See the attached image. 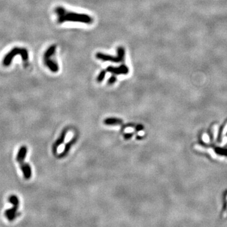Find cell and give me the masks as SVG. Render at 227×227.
<instances>
[{
	"mask_svg": "<svg viewBox=\"0 0 227 227\" xmlns=\"http://www.w3.org/2000/svg\"><path fill=\"white\" fill-rule=\"evenodd\" d=\"M54 12L57 16V22L58 23L73 22L91 24L94 22L93 18L87 14L69 12L63 6L56 7L54 10Z\"/></svg>",
	"mask_w": 227,
	"mask_h": 227,
	"instance_id": "1",
	"label": "cell"
},
{
	"mask_svg": "<svg viewBox=\"0 0 227 227\" xmlns=\"http://www.w3.org/2000/svg\"><path fill=\"white\" fill-rule=\"evenodd\" d=\"M19 54L21 57L23 62H27L29 60V53L27 50L25 48L22 47H15L12 49L9 53H8L5 56L3 63L5 66H9L12 62L13 59L16 56V55Z\"/></svg>",
	"mask_w": 227,
	"mask_h": 227,
	"instance_id": "2",
	"label": "cell"
},
{
	"mask_svg": "<svg viewBox=\"0 0 227 227\" xmlns=\"http://www.w3.org/2000/svg\"><path fill=\"white\" fill-rule=\"evenodd\" d=\"M56 50V46H50L44 53V63L46 67L53 73H57L59 71L58 64L54 61L53 57L54 56Z\"/></svg>",
	"mask_w": 227,
	"mask_h": 227,
	"instance_id": "3",
	"label": "cell"
},
{
	"mask_svg": "<svg viewBox=\"0 0 227 227\" xmlns=\"http://www.w3.org/2000/svg\"><path fill=\"white\" fill-rule=\"evenodd\" d=\"M96 57L99 60L103 61H110L112 63H124L125 59V49L123 47H119L117 49V56H111L102 53H98L96 54Z\"/></svg>",
	"mask_w": 227,
	"mask_h": 227,
	"instance_id": "4",
	"label": "cell"
},
{
	"mask_svg": "<svg viewBox=\"0 0 227 227\" xmlns=\"http://www.w3.org/2000/svg\"><path fill=\"white\" fill-rule=\"evenodd\" d=\"M8 202L12 205L13 207L6 210L5 212V216L8 221L12 222L17 216L18 209L20 206V200L17 196L12 194L8 197Z\"/></svg>",
	"mask_w": 227,
	"mask_h": 227,
	"instance_id": "5",
	"label": "cell"
},
{
	"mask_svg": "<svg viewBox=\"0 0 227 227\" xmlns=\"http://www.w3.org/2000/svg\"><path fill=\"white\" fill-rule=\"evenodd\" d=\"M104 70L106 73H112V76L115 77L121 74H127L129 73V68L124 63H122L118 67L108 66Z\"/></svg>",
	"mask_w": 227,
	"mask_h": 227,
	"instance_id": "6",
	"label": "cell"
},
{
	"mask_svg": "<svg viewBox=\"0 0 227 227\" xmlns=\"http://www.w3.org/2000/svg\"><path fill=\"white\" fill-rule=\"evenodd\" d=\"M68 128L64 129L63 130V131L61 132V134H60V136L57 138V139L55 141V143L53 144L52 150H53V153L54 156L57 155L58 148L60 147V145L63 144V143L64 142V140L66 139V136L67 135V134H68Z\"/></svg>",
	"mask_w": 227,
	"mask_h": 227,
	"instance_id": "7",
	"label": "cell"
},
{
	"mask_svg": "<svg viewBox=\"0 0 227 227\" xmlns=\"http://www.w3.org/2000/svg\"><path fill=\"white\" fill-rule=\"evenodd\" d=\"M78 139V136H74V137H73L64 146V148L62 152L61 153H60L59 155H57V158H63L64 157H65L67 155H68V153H69V151L71 149V148L72 147V146L76 142H77Z\"/></svg>",
	"mask_w": 227,
	"mask_h": 227,
	"instance_id": "8",
	"label": "cell"
},
{
	"mask_svg": "<svg viewBox=\"0 0 227 227\" xmlns=\"http://www.w3.org/2000/svg\"><path fill=\"white\" fill-rule=\"evenodd\" d=\"M20 168L22 170L23 177L25 180H29L32 177V168L28 163L25 162L20 163Z\"/></svg>",
	"mask_w": 227,
	"mask_h": 227,
	"instance_id": "9",
	"label": "cell"
},
{
	"mask_svg": "<svg viewBox=\"0 0 227 227\" xmlns=\"http://www.w3.org/2000/svg\"><path fill=\"white\" fill-rule=\"evenodd\" d=\"M27 152H28L27 147L26 146H22L19 148L17 154H16V162H17L19 164L23 162L25 158H26L27 156Z\"/></svg>",
	"mask_w": 227,
	"mask_h": 227,
	"instance_id": "10",
	"label": "cell"
},
{
	"mask_svg": "<svg viewBox=\"0 0 227 227\" xmlns=\"http://www.w3.org/2000/svg\"><path fill=\"white\" fill-rule=\"evenodd\" d=\"M104 124L107 126H117L122 125L123 124V120L116 117H108L104 120Z\"/></svg>",
	"mask_w": 227,
	"mask_h": 227,
	"instance_id": "11",
	"label": "cell"
},
{
	"mask_svg": "<svg viewBox=\"0 0 227 227\" xmlns=\"http://www.w3.org/2000/svg\"><path fill=\"white\" fill-rule=\"evenodd\" d=\"M194 148L196 150H198L199 151H203V152H208V153L210 154V155H211L212 157H213V158L217 159L218 158V155L216 154V153L215 152V151L212 148H205L203 146H201L200 145H195Z\"/></svg>",
	"mask_w": 227,
	"mask_h": 227,
	"instance_id": "12",
	"label": "cell"
},
{
	"mask_svg": "<svg viewBox=\"0 0 227 227\" xmlns=\"http://www.w3.org/2000/svg\"><path fill=\"white\" fill-rule=\"evenodd\" d=\"M106 73H106V71L104 70H102V71H101L100 72V73L98 74L97 78V82H98V83L102 82L103 81V80L104 79V78H105V76Z\"/></svg>",
	"mask_w": 227,
	"mask_h": 227,
	"instance_id": "13",
	"label": "cell"
},
{
	"mask_svg": "<svg viewBox=\"0 0 227 227\" xmlns=\"http://www.w3.org/2000/svg\"><path fill=\"white\" fill-rule=\"evenodd\" d=\"M134 132H130L124 133L123 134L124 139H126V140H129V139H130L131 138H132V136H134Z\"/></svg>",
	"mask_w": 227,
	"mask_h": 227,
	"instance_id": "14",
	"label": "cell"
},
{
	"mask_svg": "<svg viewBox=\"0 0 227 227\" xmlns=\"http://www.w3.org/2000/svg\"><path fill=\"white\" fill-rule=\"evenodd\" d=\"M135 126H136L134 125V124H132V123H128V124H126L122 125V126H121V131H122H122H124V129H126V128H134V127H135Z\"/></svg>",
	"mask_w": 227,
	"mask_h": 227,
	"instance_id": "15",
	"label": "cell"
},
{
	"mask_svg": "<svg viewBox=\"0 0 227 227\" xmlns=\"http://www.w3.org/2000/svg\"><path fill=\"white\" fill-rule=\"evenodd\" d=\"M213 138L215 140H216L218 138V125H215L213 126Z\"/></svg>",
	"mask_w": 227,
	"mask_h": 227,
	"instance_id": "16",
	"label": "cell"
},
{
	"mask_svg": "<svg viewBox=\"0 0 227 227\" xmlns=\"http://www.w3.org/2000/svg\"><path fill=\"white\" fill-rule=\"evenodd\" d=\"M202 139H203V141L206 143H209V137L206 133H204L202 136Z\"/></svg>",
	"mask_w": 227,
	"mask_h": 227,
	"instance_id": "17",
	"label": "cell"
},
{
	"mask_svg": "<svg viewBox=\"0 0 227 227\" xmlns=\"http://www.w3.org/2000/svg\"><path fill=\"white\" fill-rule=\"evenodd\" d=\"M143 130V125L139 124V125H137V126H135V127H134V131H135L136 132L142 131Z\"/></svg>",
	"mask_w": 227,
	"mask_h": 227,
	"instance_id": "18",
	"label": "cell"
},
{
	"mask_svg": "<svg viewBox=\"0 0 227 227\" xmlns=\"http://www.w3.org/2000/svg\"><path fill=\"white\" fill-rule=\"evenodd\" d=\"M227 143V137L226 136H224L223 138V141L222 142V143L220 144V146H224L225 145H226Z\"/></svg>",
	"mask_w": 227,
	"mask_h": 227,
	"instance_id": "19",
	"label": "cell"
},
{
	"mask_svg": "<svg viewBox=\"0 0 227 227\" xmlns=\"http://www.w3.org/2000/svg\"><path fill=\"white\" fill-rule=\"evenodd\" d=\"M227 133V123H226V124L225 125V128H224V129H223V135H225V134Z\"/></svg>",
	"mask_w": 227,
	"mask_h": 227,
	"instance_id": "20",
	"label": "cell"
},
{
	"mask_svg": "<svg viewBox=\"0 0 227 227\" xmlns=\"http://www.w3.org/2000/svg\"><path fill=\"white\" fill-rule=\"evenodd\" d=\"M143 136V134H142V135H138V136H136V139H139L142 138Z\"/></svg>",
	"mask_w": 227,
	"mask_h": 227,
	"instance_id": "21",
	"label": "cell"
},
{
	"mask_svg": "<svg viewBox=\"0 0 227 227\" xmlns=\"http://www.w3.org/2000/svg\"></svg>",
	"mask_w": 227,
	"mask_h": 227,
	"instance_id": "22",
	"label": "cell"
}]
</instances>
